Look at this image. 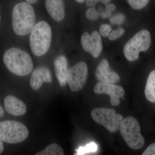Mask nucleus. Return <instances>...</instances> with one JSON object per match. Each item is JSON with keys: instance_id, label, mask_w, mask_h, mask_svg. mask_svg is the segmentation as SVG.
Masks as SVG:
<instances>
[{"instance_id": "obj_3", "label": "nucleus", "mask_w": 155, "mask_h": 155, "mask_svg": "<svg viewBox=\"0 0 155 155\" xmlns=\"http://www.w3.org/2000/svg\"><path fill=\"white\" fill-rule=\"evenodd\" d=\"M29 43L32 53L41 57L49 50L52 39V30L50 25L45 21L35 24L30 32Z\"/></svg>"}, {"instance_id": "obj_8", "label": "nucleus", "mask_w": 155, "mask_h": 155, "mask_svg": "<svg viewBox=\"0 0 155 155\" xmlns=\"http://www.w3.org/2000/svg\"><path fill=\"white\" fill-rule=\"evenodd\" d=\"M88 74V68L86 63L80 62L68 70L67 83L72 91L77 92L85 85Z\"/></svg>"}, {"instance_id": "obj_26", "label": "nucleus", "mask_w": 155, "mask_h": 155, "mask_svg": "<svg viewBox=\"0 0 155 155\" xmlns=\"http://www.w3.org/2000/svg\"><path fill=\"white\" fill-rule=\"evenodd\" d=\"M111 13L112 12L108 11V10H105V11H102L101 13H100V17H102L104 19L109 18V17H110L112 15Z\"/></svg>"}, {"instance_id": "obj_6", "label": "nucleus", "mask_w": 155, "mask_h": 155, "mask_svg": "<svg viewBox=\"0 0 155 155\" xmlns=\"http://www.w3.org/2000/svg\"><path fill=\"white\" fill-rule=\"evenodd\" d=\"M151 44V38L149 31L142 30L136 34L127 42L123 49L125 58L129 61L137 60L139 53L149 49Z\"/></svg>"}, {"instance_id": "obj_7", "label": "nucleus", "mask_w": 155, "mask_h": 155, "mask_svg": "<svg viewBox=\"0 0 155 155\" xmlns=\"http://www.w3.org/2000/svg\"><path fill=\"white\" fill-rule=\"evenodd\" d=\"M92 119L97 124L105 127L111 133H116L119 130L123 117L116 114L115 110L110 108H97L91 112Z\"/></svg>"}, {"instance_id": "obj_13", "label": "nucleus", "mask_w": 155, "mask_h": 155, "mask_svg": "<svg viewBox=\"0 0 155 155\" xmlns=\"http://www.w3.org/2000/svg\"><path fill=\"white\" fill-rule=\"evenodd\" d=\"M4 104L6 112L13 116H22L27 110L25 103L13 96L6 97L4 100Z\"/></svg>"}, {"instance_id": "obj_15", "label": "nucleus", "mask_w": 155, "mask_h": 155, "mask_svg": "<svg viewBox=\"0 0 155 155\" xmlns=\"http://www.w3.org/2000/svg\"><path fill=\"white\" fill-rule=\"evenodd\" d=\"M56 76L60 85L65 86L67 83V78L68 72V64L67 58L64 55L57 57L54 63Z\"/></svg>"}, {"instance_id": "obj_18", "label": "nucleus", "mask_w": 155, "mask_h": 155, "mask_svg": "<svg viewBox=\"0 0 155 155\" xmlns=\"http://www.w3.org/2000/svg\"><path fill=\"white\" fill-rule=\"evenodd\" d=\"M97 150V146L94 142H91L87 144L85 147H80L75 150L76 153L75 155H84L90 153H94Z\"/></svg>"}, {"instance_id": "obj_29", "label": "nucleus", "mask_w": 155, "mask_h": 155, "mask_svg": "<svg viewBox=\"0 0 155 155\" xmlns=\"http://www.w3.org/2000/svg\"><path fill=\"white\" fill-rule=\"evenodd\" d=\"M5 114V111L2 106H0V117H2Z\"/></svg>"}, {"instance_id": "obj_2", "label": "nucleus", "mask_w": 155, "mask_h": 155, "mask_svg": "<svg viewBox=\"0 0 155 155\" xmlns=\"http://www.w3.org/2000/svg\"><path fill=\"white\" fill-rule=\"evenodd\" d=\"M3 61L9 71L18 76H26L33 69L30 56L19 48H12L7 50L3 56Z\"/></svg>"}, {"instance_id": "obj_19", "label": "nucleus", "mask_w": 155, "mask_h": 155, "mask_svg": "<svg viewBox=\"0 0 155 155\" xmlns=\"http://www.w3.org/2000/svg\"><path fill=\"white\" fill-rule=\"evenodd\" d=\"M130 7L135 10L143 8L147 5L150 0H126Z\"/></svg>"}, {"instance_id": "obj_23", "label": "nucleus", "mask_w": 155, "mask_h": 155, "mask_svg": "<svg viewBox=\"0 0 155 155\" xmlns=\"http://www.w3.org/2000/svg\"><path fill=\"white\" fill-rule=\"evenodd\" d=\"M125 19V17L124 14H116L114 16L111 17L110 19V22L112 24H122L124 22Z\"/></svg>"}, {"instance_id": "obj_27", "label": "nucleus", "mask_w": 155, "mask_h": 155, "mask_svg": "<svg viewBox=\"0 0 155 155\" xmlns=\"http://www.w3.org/2000/svg\"><path fill=\"white\" fill-rule=\"evenodd\" d=\"M106 10H108V11L112 12L116 10V7L114 4H108L106 5Z\"/></svg>"}, {"instance_id": "obj_17", "label": "nucleus", "mask_w": 155, "mask_h": 155, "mask_svg": "<svg viewBox=\"0 0 155 155\" xmlns=\"http://www.w3.org/2000/svg\"><path fill=\"white\" fill-rule=\"evenodd\" d=\"M36 155H64L63 149L59 145L53 143L47 147L45 149L38 153Z\"/></svg>"}, {"instance_id": "obj_25", "label": "nucleus", "mask_w": 155, "mask_h": 155, "mask_svg": "<svg viewBox=\"0 0 155 155\" xmlns=\"http://www.w3.org/2000/svg\"><path fill=\"white\" fill-rule=\"evenodd\" d=\"M98 2L103 3V0H85V5L88 7H93Z\"/></svg>"}, {"instance_id": "obj_21", "label": "nucleus", "mask_w": 155, "mask_h": 155, "mask_svg": "<svg viewBox=\"0 0 155 155\" xmlns=\"http://www.w3.org/2000/svg\"><path fill=\"white\" fill-rule=\"evenodd\" d=\"M125 30L123 28H119L116 30L111 31L108 36V38L111 41L116 40L124 34Z\"/></svg>"}, {"instance_id": "obj_4", "label": "nucleus", "mask_w": 155, "mask_h": 155, "mask_svg": "<svg viewBox=\"0 0 155 155\" xmlns=\"http://www.w3.org/2000/svg\"><path fill=\"white\" fill-rule=\"evenodd\" d=\"M119 130L125 143L132 149H140L144 145L145 140L140 132V125L134 117L128 116L123 119Z\"/></svg>"}, {"instance_id": "obj_31", "label": "nucleus", "mask_w": 155, "mask_h": 155, "mask_svg": "<svg viewBox=\"0 0 155 155\" xmlns=\"http://www.w3.org/2000/svg\"><path fill=\"white\" fill-rule=\"evenodd\" d=\"M76 2L79 3H83L85 0H75Z\"/></svg>"}, {"instance_id": "obj_22", "label": "nucleus", "mask_w": 155, "mask_h": 155, "mask_svg": "<svg viewBox=\"0 0 155 155\" xmlns=\"http://www.w3.org/2000/svg\"><path fill=\"white\" fill-rule=\"evenodd\" d=\"M112 30V28L110 25L108 24H103L100 27V34L103 37H107Z\"/></svg>"}, {"instance_id": "obj_5", "label": "nucleus", "mask_w": 155, "mask_h": 155, "mask_svg": "<svg viewBox=\"0 0 155 155\" xmlns=\"http://www.w3.org/2000/svg\"><path fill=\"white\" fill-rule=\"evenodd\" d=\"M29 132L27 127L21 122L6 120L0 122V140L10 144L24 141Z\"/></svg>"}, {"instance_id": "obj_11", "label": "nucleus", "mask_w": 155, "mask_h": 155, "mask_svg": "<svg viewBox=\"0 0 155 155\" xmlns=\"http://www.w3.org/2000/svg\"><path fill=\"white\" fill-rule=\"evenodd\" d=\"M95 76L99 81L111 83H117L120 79L119 75L110 67L106 59H103L100 62L96 69Z\"/></svg>"}, {"instance_id": "obj_20", "label": "nucleus", "mask_w": 155, "mask_h": 155, "mask_svg": "<svg viewBox=\"0 0 155 155\" xmlns=\"http://www.w3.org/2000/svg\"><path fill=\"white\" fill-rule=\"evenodd\" d=\"M85 17L89 20L95 21L100 17V13L97 11L94 7H93L87 10L85 12Z\"/></svg>"}, {"instance_id": "obj_16", "label": "nucleus", "mask_w": 155, "mask_h": 155, "mask_svg": "<svg viewBox=\"0 0 155 155\" xmlns=\"http://www.w3.org/2000/svg\"><path fill=\"white\" fill-rule=\"evenodd\" d=\"M145 96L148 101L155 103V70L150 73L147 79L144 91Z\"/></svg>"}, {"instance_id": "obj_30", "label": "nucleus", "mask_w": 155, "mask_h": 155, "mask_svg": "<svg viewBox=\"0 0 155 155\" xmlns=\"http://www.w3.org/2000/svg\"><path fill=\"white\" fill-rule=\"evenodd\" d=\"M38 0H26L27 2L30 3V4H35L36 3Z\"/></svg>"}, {"instance_id": "obj_9", "label": "nucleus", "mask_w": 155, "mask_h": 155, "mask_svg": "<svg viewBox=\"0 0 155 155\" xmlns=\"http://www.w3.org/2000/svg\"><path fill=\"white\" fill-rule=\"evenodd\" d=\"M94 91L97 94H106L110 96V102L114 106H117L120 104L119 99L122 98L125 94L122 87L114 83L100 81L96 84Z\"/></svg>"}, {"instance_id": "obj_24", "label": "nucleus", "mask_w": 155, "mask_h": 155, "mask_svg": "<svg viewBox=\"0 0 155 155\" xmlns=\"http://www.w3.org/2000/svg\"><path fill=\"white\" fill-rule=\"evenodd\" d=\"M142 155H155V143L150 145L143 153Z\"/></svg>"}, {"instance_id": "obj_28", "label": "nucleus", "mask_w": 155, "mask_h": 155, "mask_svg": "<svg viewBox=\"0 0 155 155\" xmlns=\"http://www.w3.org/2000/svg\"><path fill=\"white\" fill-rule=\"evenodd\" d=\"M4 150V145H3L2 141V140H0V153H1V154L3 153Z\"/></svg>"}, {"instance_id": "obj_1", "label": "nucleus", "mask_w": 155, "mask_h": 155, "mask_svg": "<svg viewBox=\"0 0 155 155\" xmlns=\"http://www.w3.org/2000/svg\"><path fill=\"white\" fill-rule=\"evenodd\" d=\"M35 12L30 3L21 2L13 8L12 28L17 35L25 36L28 34L35 25Z\"/></svg>"}, {"instance_id": "obj_10", "label": "nucleus", "mask_w": 155, "mask_h": 155, "mask_svg": "<svg viewBox=\"0 0 155 155\" xmlns=\"http://www.w3.org/2000/svg\"><path fill=\"white\" fill-rule=\"evenodd\" d=\"M81 46L86 52L90 53L94 58H97L103 50V45L101 35L98 31H94L91 35L84 32L81 38Z\"/></svg>"}, {"instance_id": "obj_14", "label": "nucleus", "mask_w": 155, "mask_h": 155, "mask_svg": "<svg viewBox=\"0 0 155 155\" xmlns=\"http://www.w3.org/2000/svg\"><path fill=\"white\" fill-rule=\"evenodd\" d=\"M45 7L50 16L56 22H60L65 16L64 0H45Z\"/></svg>"}, {"instance_id": "obj_12", "label": "nucleus", "mask_w": 155, "mask_h": 155, "mask_svg": "<svg viewBox=\"0 0 155 155\" xmlns=\"http://www.w3.org/2000/svg\"><path fill=\"white\" fill-rule=\"evenodd\" d=\"M52 81L50 69L45 66L38 67L33 70L30 80V85L34 91L40 88L45 82L51 83Z\"/></svg>"}]
</instances>
